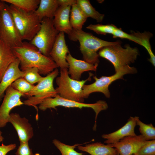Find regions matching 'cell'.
I'll return each instance as SVG.
<instances>
[{
  "label": "cell",
  "instance_id": "d4e9b609",
  "mask_svg": "<svg viewBox=\"0 0 155 155\" xmlns=\"http://www.w3.org/2000/svg\"><path fill=\"white\" fill-rule=\"evenodd\" d=\"M131 32L139 39L140 42V45L144 46L147 50L150 57L148 60L155 66V56L152 51L149 41L150 38L152 36V34L147 32L140 33L139 32H135L132 31H131Z\"/></svg>",
  "mask_w": 155,
  "mask_h": 155
},
{
  "label": "cell",
  "instance_id": "4fadbf2b",
  "mask_svg": "<svg viewBox=\"0 0 155 155\" xmlns=\"http://www.w3.org/2000/svg\"><path fill=\"white\" fill-rule=\"evenodd\" d=\"M146 140L141 135L126 137L115 143L109 144L119 155H133Z\"/></svg>",
  "mask_w": 155,
  "mask_h": 155
},
{
  "label": "cell",
  "instance_id": "74e56055",
  "mask_svg": "<svg viewBox=\"0 0 155 155\" xmlns=\"http://www.w3.org/2000/svg\"><path fill=\"white\" fill-rule=\"evenodd\" d=\"M117 155H119L118 153Z\"/></svg>",
  "mask_w": 155,
  "mask_h": 155
},
{
  "label": "cell",
  "instance_id": "e0dca14e",
  "mask_svg": "<svg viewBox=\"0 0 155 155\" xmlns=\"http://www.w3.org/2000/svg\"><path fill=\"white\" fill-rule=\"evenodd\" d=\"M20 62L17 58L8 67L0 82V101L4 96L7 88L17 79L23 78L24 71L19 68Z\"/></svg>",
  "mask_w": 155,
  "mask_h": 155
},
{
  "label": "cell",
  "instance_id": "8fae6325",
  "mask_svg": "<svg viewBox=\"0 0 155 155\" xmlns=\"http://www.w3.org/2000/svg\"><path fill=\"white\" fill-rule=\"evenodd\" d=\"M3 101L0 106V128L5 127L8 122L11 110L15 107L24 104L21 100L24 95L9 86L5 91Z\"/></svg>",
  "mask_w": 155,
  "mask_h": 155
},
{
  "label": "cell",
  "instance_id": "2e32d148",
  "mask_svg": "<svg viewBox=\"0 0 155 155\" xmlns=\"http://www.w3.org/2000/svg\"><path fill=\"white\" fill-rule=\"evenodd\" d=\"M138 117H131L125 124L119 129L109 134L102 135V137L106 139L104 143L107 144H113L126 137L136 135L134 129Z\"/></svg>",
  "mask_w": 155,
  "mask_h": 155
},
{
  "label": "cell",
  "instance_id": "cb8c5ba5",
  "mask_svg": "<svg viewBox=\"0 0 155 155\" xmlns=\"http://www.w3.org/2000/svg\"><path fill=\"white\" fill-rule=\"evenodd\" d=\"M28 12H34L38 8L40 0H1Z\"/></svg>",
  "mask_w": 155,
  "mask_h": 155
},
{
  "label": "cell",
  "instance_id": "5b68a950",
  "mask_svg": "<svg viewBox=\"0 0 155 155\" xmlns=\"http://www.w3.org/2000/svg\"><path fill=\"white\" fill-rule=\"evenodd\" d=\"M9 7L22 40L30 41L39 31L41 21L34 12H27L11 5Z\"/></svg>",
  "mask_w": 155,
  "mask_h": 155
},
{
  "label": "cell",
  "instance_id": "4dcf8cb0",
  "mask_svg": "<svg viewBox=\"0 0 155 155\" xmlns=\"http://www.w3.org/2000/svg\"><path fill=\"white\" fill-rule=\"evenodd\" d=\"M133 155H155V140L145 141Z\"/></svg>",
  "mask_w": 155,
  "mask_h": 155
},
{
  "label": "cell",
  "instance_id": "8d00e7d4",
  "mask_svg": "<svg viewBox=\"0 0 155 155\" xmlns=\"http://www.w3.org/2000/svg\"><path fill=\"white\" fill-rule=\"evenodd\" d=\"M3 2L1 1V0L0 1V10L3 5Z\"/></svg>",
  "mask_w": 155,
  "mask_h": 155
},
{
  "label": "cell",
  "instance_id": "f1b7e54d",
  "mask_svg": "<svg viewBox=\"0 0 155 155\" xmlns=\"http://www.w3.org/2000/svg\"><path fill=\"white\" fill-rule=\"evenodd\" d=\"M13 89L23 94L29 92L35 86L27 81L23 78H19L14 82L10 85Z\"/></svg>",
  "mask_w": 155,
  "mask_h": 155
},
{
  "label": "cell",
  "instance_id": "d6986e66",
  "mask_svg": "<svg viewBox=\"0 0 155 155\" xmlns=\"http://www.w3.org/2000/svg\"><path fill=\"white\" fill-rule=\"evenodd\" d=\"M78 146V149L86 152L91 155H117V152L109 144L105 145L101 142H96L86 145L84 146Z\"/></svg>",
  "mask_w": 155,
  "mask_h": 155
},
{
  "label": "cell",
  "instance_id": "7c38bea8",
  "mask_svg": "<svg viewBox=\"0 0 155 155\" xmlns=\"http://www.w3.org/2000/svg\"><path fill=\"white\" fill-rule=\"evenodd\" d=\"M69 52L66 44L64 33L60 32L49 54L51 58L60 69L68 68L66 59V56Z\"/></svg>",
  "mask_w": 155,
  "mask_h": 155
},
{
  "label": "cell",
  "instance_id": "e575fe53",
  "mask_svg": "<svg viewBox=\"0 0 155 155\" xmlns=\"http://www.w3.org/2000/svg\"><path fill=\"white\" fill-rule=\"evenodd\" d=\"M59 6H71L76 3L75 0H58Z\"/></svg>",
  "mask_w": 155,
  "mask_h": 155
},
{
  "label": "cell",
  "instance_id": "9c48e42d",
  "mask_svg": "<svg viewBox=\"0 0 155 155\" xmlns=\"http://www.w3.org/2000/svg\"><path fill=\"white\" fill-rule=\"evenodd\" d=\"M59 33L54 26L53 19L44 18L41 21L39 31L30 43L42 54L50 57V53Z\"/></svg>",
  "mask_w": 155,
  "mask_h": 155
},
{
  "label": "cell",
  "instance_id": "603a6c76",
  "mask_svg": "<svg viewBox=\"0 0 155 155\" xmlns=\"http://www.w3.org/2000/svg\"><path fill=\"white\" fill-rule=\"evenodd\" d=\"M76 3L88 18L90 17L95 20L98 22L103 20L104 15L97 11L88 0H77Z\"/></svg>",
  "mask_w": 155,
  "mask_h": 155
},
{
  "label": "cell",
  "instance_id": "d590c367",
  "mask_svg": "<svg viewBox=\"0 0 155 155\" xmlns=\"http://www.w3.org/2000/svg\"><path fill=\"white\" fill-rule=\"evenodd\" d=\"M2 133L0 130V143L2 142L4 140V137L2 135Z\"/></svg>",
  "mask_w": 155,
  "mask_h": 155
},
{
  "label": "cell",
  "instance_id": "ba28073f",
  "mask_svg": "<svg viewBox=\"0 0 155 155\" xmlns=\"http://www.w3.org/2000/svg\"><path fill=\"white\" fill-rule=\"evenodd\" d=\"M0 10V38L11 48L23 42L15 23L9 7L5 3Z\"/></svg>",
  "mask_w": 155,
  "mask_h": 155
},
{
  "label": "cell",
  "instance_id": "5bb4252c",
  "mask_svg": "<svg viewBox=\"0 0 155 155\" xmlns=\"http://www.w3.org/2000/svg\"><path fill=\"white\" fill-rule=\"evenodd\" d=\"M28 120L18 114L10 113L8 122L13 125L18 134L20 142H28L34 136L33 128Z\"/></svg>",
  "mask_w": 155,
  "mask_h": 155
},
{
  "label": "cell",
  "instance_id": "484cf974",
  "mask_svg": "<svg viewBox=\"0 0 155 155\" xmlns=\"http://www.w3.org/2000/svg\"><path fill=\"white\" fill-rule=\"evenodd\" d=\"M136 125L139 126L140 132L146 141L155 140V127L152 123L145 124L140 121L138 117L136 120Z\"/></svg>",
  "mask_w": 155,
  "mask_h": 155
},
{
  "label": "cell",
  "instance_id": "f546056e",
  "mask_svg": "<svg viewBox=\"0 0 155 155\" xmlns=\"http://www.w3.org/2000/svg\"><path fill=\"white\" fill-rule=\"evenodd\" d=\"M24 71L23 78L32 84L38 83L43 78L40 75L38 69L35 67L28 68Z\"/></svg>",
  "mask_w": 155,
  "mask_h": 155
},
{
  "label": "cell",
  "instance_id": "7402d4cb",
  "mask_svg": "<svg viewBox=\"0 0 155 155\" xmlns=\"http://www.w3.org/2000/svg\"><path fill=\"white\" fill-rule=\"evenodd\" d=\"M70 13V21L73 29L82 30L87 18L76 3L71 6Z\"/></svg>",
  "mask_w": 155,
  "mask_h": 155
},
{
  "label": "cell",
  "instance_id": "52a82bcc",
  "mask_svg": "<svg viewBox=\"0 0 155 155\" xmlns=\"http://www.w3.org/2000/svg\"><path fill=\"white\" fill-rule=\"evenodd\" d=\"M38 108L40 110L45 111L48 108L56 109L57 106H61L67 108H92L95 113V123L93 129L96 130L97 116L100 112L106 110L108 107L107 102L103 100H99L94 103H85L63 98L58 94L53 97H49L43 100L39 104Z\"/></svg>",
  "mask_w": 155,
  "mask_h": 155
},
{
  "label": "cell",
  "instance_id": "83f0119b",
  "mask_svg": "<svg viewBox=\"0 0 155 155\" xmlns=\"http://www.w3.org/2000/svg\"><path fill=\"white\" fill-rule=\"evenodd\" d=\"M86 28L92 30L97 34L106 35L113 34L117 28L113 24L103 25L102 24H91L86 27Z\"/></svg>",
  "mask_w": 155,
  "mask_h": 155
},
{
  "label": "cell",
  "instance_id": "836d02e7",
  "mask_svg": "<svg viewBox=\"0 0 155 155\" xmlns=\"http://www.w3.org/2000/svg\"><path fill=\"white\" fill-rule=\"evenodd\" d=\"M16 147L15 144H11L8 145L2 144L0 146V155H6L8 152L14 150Z\"/></svg>",
  "mask_w": 155,
  "mask_h": 155
},
{
  "label": "cell",
  "instance_id": "6da1fadb",
  "mask_svg": "<svg viewBox=\"0 0 155 155\" xmlns=\"http://www.w3.org/2000/svg\"><path fill=\"white\" fill-rule=\"evenodd\" d=\"M11 49L14 54L20 61L22 71L35 67L38 69L40 74L45 75L58 67L51 57L42 54L30 42H23L21 45Z\"/></svg>",
  "mask_w": 155,
  "mask_h": 155
},
{
  "label": "cell",
  "instance_id": "4316f807",
  "mask_svg": "<svg viewBox=\"0 0 155 155\" xmlns=\"http://www.w3.org/2000/svg\"><path fill=\"white\" fill-rule=\"evenodd\" d=\"M53 143L59 150L62 155H83V154L82 153L77 152L74 149L76 147L81 144H76L72 146L67 145L56 139L53 140Z\"/></svg>",
  "mask_w": 155,
  "mask_h": 155
},
{
  "label": "cell",
  "instance_id": "44dd1931",
  "mask_svg": "<svg viewBox=\"0 0 155 155\" xmlns=\"http://www.w3.org/2000/svg\"><path fill=\"white\" fill-rule=\"evenodd\" d=\"M59 6L58 0H40L34 13L40 21L45 18L53 19Z\"/></svg>",
  "mask_w": 155,
  "mask_h": 155
},
{
  "label": "cell",
  "instance_id": "d6a6232c",
  "mask_svg": "<svg viewBox=\"0 0 155 155\" xmlns=\"http://www.w3.org/2000/svg\"><path fill=\"white\" fill-rule=\"evenodd\" d=\"M16 155H34L29 146L28 142H20Z\"/></svg>",
  "mask_w": 155,
  "mask_h": 155
},
{
  "label": "cell",
  "instance_id": "7a4b0ae2",
  "mask_svg": "<svg viewBox=\"0 0 155 155\" xmlns=\"http://www.w3.org/2000/svg\"><path fill=\"white\" fill-rule=\"evenodd\" d=\"M68 36L70 40L79 42L80 50L84 60L94 64H98L99 50L105 46L120 44L119 42H111L102 40L82 30L73 29Z\"/></svg>",
  "mask_w": 155,
  "mask_h": 155
},
{
  "label": "cell",
  "instance_id": "9a60e30c",
  "mask_svg": "<svg viewBox=\"0 0 155 155\" xmlns=\"http://www.w3.org/2000/svg\"><path fill=\"white\" fill-rule=\"evenodd\" d=\"M66 59L68 64L69 75H70L71 79L78 81L80 80L81 75L84 72L96 71L98 65L77 59L73 57L70 53L67 55Z\"/></svg>",
  "mask_w": 155,
  "mask_h": 155
},
{
  "label": "cell",
  "instance_id": "277c9868",
  "mask_svg": "<svg viewBox=\"0 0 155 155\" xmlns=\"http://www.w3.org/2000/svg\"><path fill=\"white\" fill-rule=\"evenodd\" d=\"M68 69H60V75L56 79L58 87L55 88L56 92L61 97L67 99L83 103L84 98L82 88L87 81L91 80L92 73H89V76L86 80H77L69 76Z\"/></svg>",
  "mask_w": 155,
  "mask_h": 155
},
{
  "label": "cell",
  "instance_id": "3957f363",
  "mask_svg": "<svg viewBox=\"0 0 155 155\" xmlns=\"http://www.w3.org/2000/svg\"><path fill=\"white\" fill-rule=\"evenodd\" d=\"M139 54L138 49L127 45L125 48L120 44L103 47L99 50V56L104 58L113 65L115 72L134 63Z\"/></svg>",
  "mask_w": 155,
  "mask_h": 155
},
{
  "label": "cell",
  "instance_id": "1f68e13d",
  "mask_svg": "<svg viewBox=\"0 0 155 155\" xmlns=\"http://www.w3.org/2000/svg\"><path fill=\"white\" fill-rule=\"evenodd\" d=\"M112 35L113 38L127 39L139 44H140L139 40L136 36L132 33L129 34L124 32L121 28H117Z\"/></svg>",
  "mask_w": 155,
  "mask_h": 155
},
{
  "label": "cell",
  "instance_id": "8992f818",
  "mask_svg": "<svg viewBox=\"0 0 155 155\" xmlns=\"http://www.w3.org/2000/svg\"><path fill=\"white\" fill-rule=\"evenodd\" d=\"M59 73L58 69L56 68L46 76L43 77L31 91L24 95V96L28 98L24 101V104L35 107L45 99L53 97L57 95L54 87L53 82Z\"/></svg>",
  "mask_w": 155,
  "mask_h": 155
},
{
  "label": "cell",
  "instance_id": "ffe728a7",
  "mask_svg": "<svg viewBox=\"0 0 155 155\" xmlns=\"http://www.w3.org/2000/svg\"><path fill=\"white\" fill-rule=\"evenodd\" d=\"M16 59L11 48L0 38V82L8 67Z\"/></svg>",
  "mask_w": 155,
  "mask_h": 155
},
{
  "label": "cell",
  "instance_id": "ac0fdd59",
  "mask_svg": "<svg viewBox=\"0 0 155 155\" xmlns=\"http://www.w3.org/2000/svg\"><path fill=\"white\" fill-rule=\"evenodd\" d=\"M71 7L59 6L53 19L54 26L59 32H63L69 35L73 28L71 25L69 15Z\"/></svg>",
  "mask_w": 155,
  "mask_h": 155
},
{
  "label": "cell",
  "instance_id": "30bf717a",
  "mask_svg": "<svg viewBox=\"0 0 155 155\" xmlns=\"http://www.w3.org/2000/svg\"><path fill=\"white\" fill-rule=\"evenodd\" d=\"M135 67L126 66L113 75L110 76H102L99 78L96 76L93 78L95 81L88 85L84 84L83 87V93L85 98H88L90 95L93 92H100L104 94L105 96L109 98L110 93L108 87L113 82L119 79H123V76L127 74H133L137 73Z\"/></svg>",
  "mask_w": 155,
  "mask_h": 155
}]
</instances>
